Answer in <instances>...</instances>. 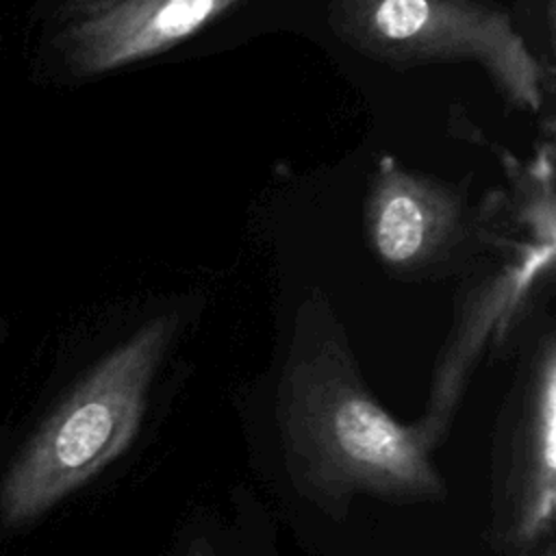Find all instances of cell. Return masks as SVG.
<instances>
[{
    "mask_svg": "<svg viewBox=\"0 0 556 556\" xmlns=\"http://www.w3.org/2000/svg\"><path fill=\"white\" fill-rule=\"evenodd\" d=\"M104 2H111V0H83L80 9H89V7H98V4H104ZM78 9V11H80Z\"/></svg>",
    "mask_w": 556,
    "mask_h": 556,
    "instance_id": "obj_9",
    "label": "cell"
},
{
    "mask_svg": "<svg viewBox=\"0 0 556 556\" xmlns=\"http://www.w3.org/2000/svg\"><path fill=\"white\" fill-rule=\"evenodd\" d=\"M176 328L174 315L146 321L56 404L0 482L4 526L35 521L130 447Z\"/></svg>",
    "mask_w": 556,
    "mask_h": 556,
    "instance_id": "obj_2",
    "label": "cell"
},
{
    "mask_svg": "<svg viewBox=\"0 0 556 556\" xmlns=\"http://www.w3.org/2000/svg\"><path fill=\"white\" fill-rule=\"evenodd\" d=\"M289 471L328 510L356 495L434 502L447 486L417 424L397 421L365 384L348 337L319 293L298 311L278 384Z\"/></svg>",
    "mask_w": 556,
    "mask_h": 556,
    "instance_id": "obj_1",
    "label": "cell"
},
{
    "mask_svg": "<svg viewBox=\"0 0 556 556\" xmlns=\"http://www.w3.org/2000/svg\"><path fill=\"white\" fill-rule=\"evenodd\" d=\"M365 230L384 269L430 278L473 252L478 222L443 182L384 156L365 198Z\"/></svg>",
    "mask_w": 556,
    "mask_h": 556,
    "instance_id": "obj_6",
    "label": "cell"
},
{
    "mask_svg": "<svg viewBox=\"0 0 556 556\" xmlns=\"http://www.w3.org/2000/svg\"><path fill=\"white\" fill-rule=\"evenodd\" d=\"M502 250L497 261L484 263V274L458 302L452 332L432 371L426 408L415 421L432 450L445 439L482 354L508 339L541 274H552L554 200L539 208L523 239H506Z\"/></svg>",
    "mask_w": 556,
    "mask_h": 556,
    "instance_id": "obj_4",
    "label": "cell"
},
{
    "mask_svg": "<svg viewBox=\"0 0 556 556\" xmlns=\"http://www.w3.org/2000/svg\"><path fill=\"white\" fill-rule=\"evenodd\" d=\"M185 556H215V554H213V549H211L208 545H204V543H198V545L189 547V552H187Z\"/></svg>",
    "mask_w": 556,
    "mask_h": 556,
    "instance_id": "obj_8",
    "label": "cell"
},
{
    "mask_svg": "<svg viewBox=\"0 0 556 556\" xmlns=\"http://www.w3.org/2000/svg\"><path fill=\"white\" fill-rule=\"evenodd\" d=\"M330 24L384 63H478L515 106L543 104L541 65L508 13L482 0H334Z\"/></svg>",
    "mask_w": 556,
    "mask_h": 556,
    "instance_id": "obj_3",
    "label": "cell"
},
{
    "mask_svg": "<svg viewBox=\"0 0 556 556\" xmlns=\"http://www.w3.org/2000/svg\"><path fill=\"white\" fill-rule=\"evenodd\" d=\"M493 460V539L530 549L556 515V343L547 330L519 369Z\"/></svg>",
    "mask_w": 556,
    "mask_h": 556,
    "instance_id": "obj_5",
    "label": "cell"
},
{
    "mask_svg": "<svg viewBox=\"0 0 556 556\" xmlns=\"http://www.w3.org/2000/svg\"><path fill=\"white\" fill-rule=\"evenodd\" d=\"M239 0H111L76 11L63 50L78 76L156 56L222 17Z\"/></svg>",
    "mask_w": 556,
    "mask_h": 556,
    "instance_id": "obj_7",
    "label": "cell"
},
{
    "mask_svg": "<svg viewBox=\"0 0 556 556\" xmlns=\"http://www.w3.org/2000/svg\"><path fill=\"white\" fill-rule=\"evenodd\" d=\"M0 334H2V324H0Z\"/></svg>",
    "mask_w": 556,
    "mask_h": 556,
    "instance_id": "obj_10",
    "label": "cell"
}]
</instances>
